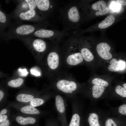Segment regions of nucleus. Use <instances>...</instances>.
Instances as JSON below:
<instances>
[{"label":"nucleus","mask_w":126,"mask_h":126,"mask_svg":"<svg viewBox=\"0 0 126 126\" xmlns=\"http://www.w3.org/2000/svg\"><path fill=\"white\" fill-rule=\"evenodd\" d=\"M15 19L19 21H26L40 23L43 22L45 18L40 14L37 10L29 9L20 13Z\"/></svg>","instance_id":"9b49d317"},{"label":"nucleus","mask_w":126,"mask_h":126,"mask_svg":"<svg viewBox=\"0 0 126 126\" xmlns=\"http://www.w3.org/2000/svg\"><path fill=\"white\" fill-rule=\"evenodd\" d=\"M31 72L33 75L38 76H39L40 75V72L37 71L35 70H31Z\"/></svg>","instance_id":"f704fd0d"},{"label":"nucleus","mask_w":126,"mask_h":126,"mask_svg":"<svg viewBox=\"0 0 126 126\" xmlns=\"http://www.w3.org/2000/svg\"><path fill=\"white\" fill-rule=\"evenodd\" d=\"M110 65L108 67V69L112 72H117L119 70V67L118 61L115 58H113L110 62Z\"/></svg>","instance_id":"bb28decb"},{"label":"nucleus","mask_w":126,"mask_h":126,"mask_svg":"<svg viewBox=\"0 0 126 126\" xmlns=\"http://www.w3.org/2000/svg\"><path fill=\"white\" fill-rule=\"evenodd\" d=\"M23 43L32 52L42 56L47 48L46 42L42 39L28 37L18 39Z\"/></svg>","instance_id":"0eeeda50"},{"label":"nucleus","mask_w":126,"mask_h":126,"mask_svg":"<svg viewBox=\"0 0 126 126\" xmlns=\"http://www.w3.org/2000/svg\"><path fill=\"white\" fill-rule=\"evenodd\" d=\"M126 99V89L120 85L116 86L114 90L108 93V100Z\"/></svg>","instance_id":"dca6fc26"},{"label":"nucleus","mask_w":126,"mask_h":126,"mask_svg":"<svg viewBox=\"0 0 126 126\" xmlns=\"http://www.w3.org/2000/svg\"><path fill=\"white\" fill-rule=\"evenodd\" d=\"M20 111L22 113L27 114L31 115L43 114L41 112L35 107L31 105H27L21 107Z\"/></svg>","instance_id":"4be33fe9"},{"label":"nucleus","mask_w":126,"mask_h":126,"mask_svg":"<svg viewBox=\"0 0 126 126\" xmlns=\"http://www.w3.org/2000/svg\"><path fill=\"white\" fill-rule=\"evenodd\" d=\"M24 79L21 78L11 80L8 82V85L9 87L13 88H17L20 87L23 83Z\"/></svg>","instance_id":"a878e982"},{"label":"nucleus","mask_w":126,"mask_h":126,"mask_svg":"<svg viewBox=\"0 0 126 126\" xmlns=\"http://www.w3.org/2000/svg\"><path fill=\"white\" fill-rule=\"evenodd\" d=\"M55 92L64 94L71 100L80 94H83L86 87L84 84L79 83L71 74H60L56 76L52 83Z\"/></svg>","instance_id":"f257e3e1"},{"label":"nucleus","mask_w":126,"mask_h":126,"mask_svg":"<svg viewBox=\"0 0 126 126\" xmlns=\"http://www.w3.org/2000/svg\"><path fill=\"white\" fill-rule=\"evenodd\" d=\"M78 46L80 52L84 60L87 62H91L94 57L90 48L89 43L86 40H80L77 38Z\"/></svg>","instance_id":"4468645a"},{"label":"nucleus","mask_w":126,"mask_h":126,"mask_svg":"<svg viewBox=\"0 0 126 126\" xmlns=\"http://www.w3.org/2000/svg\"><path fill=\"white\" fill-rule=\"evenodd\" d=\"M46 65L47 71L51 74L54 75L57 72L60 67V58L57 50H54L48 54L46 59Z\"/></svg>","instance_id":"9d476101"},{"label":"nucleus","mask_w":126,"mask_h":126,"mask_svg":"<svg viewBox=\"0 0 126 126\" xmlns=\"http://www.w3.org/2000/svg\"><path fill=\"white\" fill-rule=\"evenodd\" d=\"M46 22L35 24H23L17 22L11 23L7 30L0 35L1 39L8 41L11 39L28 37L39 29L49 26Z\"/></svg>","instance_id":"f03ea898"},{"label":"nucleus","mask_w":126,"mask_h":126,"mask_svg":"<svg viewBox=\"0 0 126 126\" xmlns=\"http://www.w3.org/2000/svg\"><path fill=\"white\" fill-rule=\"evenodd\" d=\"M59 126H62V125L60 124Z\"/></svg>","instance_id":"58836bf2"},{"label":"nucleus","mask_w":126,"mask_h":126,"mask_svg":"<svg viewBox=\"0 0 126 126\" xmlns=\"http://www.w3.org/2000/svg\"><path fill=\"white\" fill-rule=\"evenodd\" d=\"M7 112V110L5 108L2 109L0 111V114H6Z\"/></svg>","instance_id":"e433bc0d"},{"label":"nucleus","mask_w":126,"mask_h":126,"mask_svg":"<svg viewBox=\"0 0 126 126\" xmlns=\"http://www.w3.org/2000/svg\"><path fill=\"white\" fill-rule=\"evenodd\" d=\"M110 49V46L105 42L98 44L96 47L97 52L100 56L105 60H109L112 57V55L109 52Z\"/></svg>","instance_id":"2eb2a0df"},{"label":"nucleus","mask_w":126,"mask_h":126,"mask_svg":"<svg viewBox=\"0 0 126 126\" xmlns=\"http://www.w3.org/2000/svg\"><path fill=\"white\" fill-rule=\"evenodd\" d=\"M32 95L28 94H20L16 96V100L20 102L27 103L34 98Z\"/></svg>","instance_id":"b1692460"},{"label":"nucleus","mask_w":126,"mask_h":126,"mask_svg":"<svg viewBox=\"0 0 126 126\" xmlns=\"http://www.w3.org/2000/svg\"><path fill=\"white\" fill-rule=\"evenodd\" d=\"M71 100L72 115L68 126H84V104L77 96Z\"/></svg>","instance_id":"39448f33"},{"label":"nucleus","mask_w":126,"mask_h":126,"mask_svg":"<svg viewBox=\"0 0 126 126\" xmlns=\"http://www.w3.org/2000/svg\"><path fill=\"white\" fill-rule=\"evenodd\" d=\"M26 0L29 5L30 9H33L37 10V6L35 0Z\"/></svg>","instance_id":"c85d7f7f"},{"label":"nucleus","mask_w":126,"mask_h":126,"mask_svg":"<svg viewBox=\"0 0 126 126\" xmlns=\"http://www.w3.org/2000/svg\"><path fill=\"white\" fill-rule=\"evenodd\" d=\"M12 18L10 14H6L0 8V35L4 32V31L11 24Z\"/></svg>","instance_id":"f3484780"},{"label":"nucleus","mask_w":126,"mask_h":126,"mask_svg":"<svg viewBox=\"0 0 126 126\" xmlns=\"http://www.w3.org/2000/svg\"><path fill=\"white\" fill-rule=\"evenodd\" d=\"M37 6V10L43 18L49 15L53 8L52 1L49 0H35Z\"/></svg>","instance_id":"ddd939ff"},{"label":"nucleus","mask_w":126,"mask_h":126,"mask_svg":"<svg viewBox=\"0 0 126 126\" xmlns=\"http://www.w3.org/2000/svg\"><path fill=\"white\" fill-rule=\"evenodd\" d=\"M60 124L58 118H51L47 120L45 126H59Z\"/></svg>","instance_id":"cd10ccee"},{"label":"nucleus","mask_w":126,"mask_h":126,"mask_svg":"<svg viewBox=\"0 0 126 126\" xmlns=\"http://www.w3.org/2000/svg\"><path fill=\"white\" fill-rule=\"evenodd\" d=\"M115 21V18L113 16L109 15L99 24L98 27L101 29L106 28L111 25Z\"/></svg>","instance_id":"5701e85b"},{"label":"nucleus","mask_w":126,"mask_h":126,"mask_svg":"<svg viewBox=\"0 0 126 126\" xmlns=\"http://www.w3.org/2000/svg\"><path fill=\"white\" fill-rule=\"evenodd\" d=\"M55 107L58 114V118L62 126H68L66 111V99L60 94L56 92L54 94Z\"/></svg>","instance_id":"1a4fd4ad"},{"label":"nucleus","mask_w":126,"mask_h":126,"mask_svg":"<svg viewBox=\"0 0 126 126\" xmlns=\"http://www.w3.org/2000/svg\"><path fill=\"white\" fill-rule=\"evenodd\" d=\"M118 64L119 70L124 69L126 66V62L122 60H120L118 61Z\"/></svg>","instance_id":"c756f323"},{"label":"nucleus","mask_w":126,"mask_h":126,"mask_svg":"<svg viewBox=\"0 0 126 126\" xmlns=\"http://www.w3.org/2000/svg\"><path fill=\"white\" fill-rule=\"evenodd\" d=\"M29 9V5L26 0H20L15 9L10 14L12 18L15 19L20 13Z\"/></svg>","instance_id":"6ab92c4d"},{"label":"nucleus","mask_w":126,"mask_h":126,"mask_svg":"<svg viewBox=\"0 0 126 126\" xmlns=\"http://www.w3.org/2000/svg\"><path fill=\"white\" fill-rule=\"evenodd\" d=\"M91 105L84 112V126H103V121L108 111L103 110L95 104Z\"/></svg>","instance_id":"20e7f679"},{"label":"nucleus","mask_w":126,"mask_h":126,"mask_svg":"<svg viewBox=\"0 0 126 126\" xmlns=\"http://www.w3.org/2000/svg\"><path fill=\"white\" fill-rule=\"evenodd\" d=\"M121 5L116 2V3H113L112 5L111 8L112 10L117 11L119 10L121 8Z\"/></svg>","instance_id":"7c9ffc66"},{"label":"nucleus","mask_w":126,"mask_h":126,"mask_svg":"<svg viewBox=\"0 0 126 126\" xmlns=\"http://www.w3.org/2000/svg\"><path fill=\"white\" fill-rule=\"evenodd\" d=\"M91 85L89 88H85L82 94L83 97L89 100L91 104H95L101 99L108 100V94L105 92V88L103 87Z\"/></svg>","instance_id":"423d86ee"},{"label":"nucleus","mask_w":126,"mask_h":126,"mask_svg":"<svg viewBox=\"0 0 126 126\" xmlns=\"http://www.w3.org/2000/svg\"><path fill=\"white\" fill-rule=\"evenodd\" d=\"M4 95V92L2 90H0V101L1 102Z\"/></svg>","instance_id":"c9c22d12"},{"label":"nucleus","mask_w":126,"mask_h":126,"mask_svg":"<svg viewBox=\"0 0 126 126\" xmlns=\"http://www.w3.org/2000/svg\"><path fill=\"white\" fill-rule=\"evenodd\" d=\"M15 120L18 124L23 126L34 125L37 122L36 119L31 117H24L18 116L16 117Z\"/></svg>","instance_id":"412c9836"},{"label":"nucleus","mask_w":126,"mask_h":126,"mask_svg":"<svg viewBox=\"0 0 126 126\" xmlns=\"http://www.w3.org/2000/svg\"><path fill=\"white\" fill-rule=\"evenodd\" d=\"M63 52L65 62L69 66L78 65L84 60L76 38H71L66 42L64 46Z\"/></svg>","instance_id":"7ed1b4c3"},{"label":"nucleus","mask_w":126,"mask_h":126,"mask_svg":"<svg viewBox=\"0 0 126 126\" xmlns=\"http://www.w3.org/2000/svg\"><path fill=\"white\" fill-rule=\"evenodd\" d=\"M8 116L7 115L0 114V122H2L7 119Z\"/></svg>","instance_id":"473e14b6"},{"label":"nucleus","mask_w":126,"mask_h":126,"mask_svg":"<svg viewBox=\"0 0 126 126\" xmlns=\"http://www.w3.org/2000/svg\"><path fill=\"white\" fill-rule=\"evenodd\" d=\"M116 1L121 5H126V0H117Z\"/></svg>","instance_id":"72a5a7b5"},{"label":"nucleus","mask_w":126,"mask_h":126,"mask_svg":"<svg viewBox=\"0 0 126 126\" xmlns=\"http://www.w3.org/2000/svg\"><path fill=\"white\" fill-rule=\"evenodd\" d=\"M90 84L101 86L106 88L108 87L109 84L108 82L103 79L99 78H95L89 81Z\"/></svg>","instance_id":"393cba45"},{"label":"nucleus","mask_w":126,"mask_h":126,"mask_svg":"<svg viewBox=\"0 0 126 126\" xmlns=\"http://www.w3.org/2000/svg\"><path fill=\"white\" fill-rule=\"evenodd\" d=\"M65 18L67 22L71 26L75 28L79 21L80 16L78 8L76 5H72L67 9L65 13Z\"/></svg>","instance_id":"f8f14e48"},{"label":"nucleus","mask_w":126,"mask_h":126,"mask_svg":"<svg viewBox=\"0 0 126 126\" xmlns=\"http://www.w3.org/2000/svg\"><path fill=\"white\" fill-rule=\"evenodd\" d=\"M10 121L8 119L0 122V126H10Z\"/></svg>","instance_id":"2f4dec72"},{"label":"nucleus","mask_w":126,"mask_h":126,"mask_svg":"<svg viewBox=\"0 0 126 126\" xmlns=\"http://www.w3.org/2000/svg\"><path fill=\"white\" fill-rule=\"evenodd\" d=\"M121 119L120 117H111L109 111L104 117L103 126H120Z\"/></svg>","instance_id":"aec40b11"},{"label":"nucleus","mask_w":126,"mask_h":126,"mask_svg":"<svg viewBox=\"0 0 126 126\" xmlns=\"http://www.w3.org/2000/svg\"><path fill=\"white\" fill-rule=\"evenodd\" d=\"M92 9L94 10H98L96 12V16L102 15L107 14L108 11V7H106V4L104 1L101 0L96 2L91 6Z\"/></svg>","instance_id":"a211bd4d"},{"label":"nucleus","mask_w":126,"mask_h":126,"mask_svg":"<svg viewBox=\"0 0 126 126\" xmlns=\"http://www.w3.org/2000/svg\"><path fill=\"white\" fill-rule=\"evenodd\" d=\"M122 87L126 89V83H124L122 85Z\"/></svg>","instance_id":"4c0bfd02"},{"label":"nucleus","mask_w":126,"mask_h":126,"mask_svg":"<svg viewBox=\"0 0 126 126\" xmlns=\"http://www.w3.org/2000/svg\"><path fill=\"white\" fill-rule=\"evenodd\" d=\"M67 34V32L64 30L59 31L42 28L37 30L28 37H36L57 41H59Z\"/></svg>","instance_id":"6e6552de"}]
</instances>
